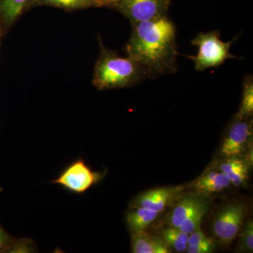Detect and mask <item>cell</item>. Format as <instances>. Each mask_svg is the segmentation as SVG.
<instances>
[{
	"label": "cell",
	"mask_w": 253,
	"mask_h": 253,
	"mask_svg": "<svg viewBox=\"0 0 253 253\" xmlns=\"http://www.w3.org/2000/svg\"><path fill=\"white\" fill-rule=\"evenodd\" d=\"M176 28L168 16L132 25V31L124 46L126 56L142 67L148 79H154L177 71Z\"/></svg>",
	"instance_id": "1"
},
{
	"label": "cell",
	"mask_w": 253,
	"mask_h": 253,
	"mask_svg": "<svg viewBox=\"0 0 253 253\" xmlns=\"http://www.w3.org/2000/svg\"><path fill=\"white\" fill-rule=\"evenodd\" d=\"M101 52L95 64L92 83L99 90L129 87L148 79L142 67L131 58L107 49L99 40Z\"/></svg>",
	"instance_id": "2"
},
{
	"label": "cell",
	"mask_w": 253,
	"mask_h": 253,
	"mask_svg": "<svg viewBox=\"0 0 253 253\" xmlns=\"http://www.w3.org/2000/svg\"><path fill=\"white\" fill-rule=\"evenodd\" d=\"M221 33L218 31L201 33L191 41L193 45L197 46L196 56L186 57L192 60L195 68L198 71H204L210 68H218L226 60L236 59L230 53L231 44L239 36L228 42L220 40Z\"/></svg>",
	"instance_id": "3"
},
{
	"label": "cell",
	"mask_w": 253,
	"mask_h": 253,
	"mask_svg": "<svg viewBox=\"0 0 253 253\" xmlns=\"http://www.w3.org/2000/svg\"><path fill=\"white\" fill-rule=\"evenodd\" d=\"M171 0H112L107 8L116 10L132 25L167 16Z\"/></svg>",
	"instance_id": "4"
},
{
	"label": "cell",
	"mask_w": 253,
	"mask_h": 253,
	"mask_svg": "<svg viewBox=\"0 0 253 253\" xmlns=\"http://www.w3.org/2000/svg\"><path fill=\"white\" fill-rule=\"evenodd\" d=\"M99 178L98 173L93 172L83 160L79 159L68 166L53 183L73 193L83 194L90 189Z\"/></svg>",
	"instance_id": "5"
},
{
	"label": "cell",
	"mask_w": 253,
	"mask_h": 253,
	"mask_svg": "<svg viewBox=\"0 0 253 253\" xmlns=\"http://www.w3.org/2000/svg\"><path fill=\"white\" fill-rule=\"evenodd\" d=\"M245 214L246 208L242 204H234L226 206L216 216L213 222L214 236L221 242L231 243L239 234Z\"/></svg>",
	"instance_id": "6"
},
{
	"label": "cell",
	"mask_w": 253,
	"mask_h": 253,
	"mask_svg": "<svg viewBox=\"0 0 253 253\" xmlns=\"http://www.w3.org/2000/svg\"><path fill=\"white\" fill-rule=\"evenodd\" d=\"M252 134V123L247 118H236L231 124L221 152L226 157L238 156L244 151L245 145L247 144Z\"/></svg>",
	"instance_id": "7"
},
{
	"label": "cell",
	"mask_w": 253,
	"mask_h": 253,
	"mask_svg": "<svg viewBox=\"0 0 253 253\" xmlns=\"http://www.w3.org/2000/svg\"><path fill=\"white\" fill-rule=\"evenodd\" d=\"M178 189L161 188L151 190L138 197L136 202L138 207L146 208L156 212H163L177 194Z\"/></svg>",
	"instance_id": "8"
},
{
	"label": "cell",
	"mask_w": 253,
	"mask_h": 253,
	"mask_svg": "<svg viewBox=\"0 0 253 253\" xmlns=\"http://www.w3.org/2000/svg\"><path fill=\"white\" fill-rule=\"evenodd\" d=\"M33 0H0V25L9 30L23 13L31 9Z\"/></svg>",
	"instance_id": "9"
},
{
	"label": "cell",
	"mask_w": 253,
	"mask_h": 253,
	"mask_svg": "<svg viewBox=\"0 0 253 253\" xmlns=\"http://www.w3.org/2000/svg\"><path fill=\"white\" fill-rule=\"evenodd\" d=\"M112 0H33L31 9L36 6H52L67 11L109 6Z\"/></svg>",
	"instance_id": "10"
},
{
	"label": "cell",
	"mask_w": 253,
	"mask_h": 253,
	"mask_svg": "<svg viewBox=\"0 0 253 253\" xmlns=\"http://www.w3.org/2000/svg\"><path fill=\"white\" fill-rule=\"evenodd\" d=\"M204 204L206 201L199 196L194 195L184 196L173 208L169 217V224L172 227L179 228L196 209Z\"/></svg>",
	"instance_id": "11"
},
{
	"label": "cell",
	"mask_w": 253,
	"mask_h": 253,
	"mask_svg": "<svg viewBox=\"0 0 253 253\" xmlns=\"http://www.w3.org/2000/svg\"><path fill=\"white\" fill-rule=\"evenodd\" d=\"M131 252L134 253H169L168 244L162 240L144 231L136 233L131 240Z\"/></svg>",
	"instance_id": "12"
},
{
	"label": "cell",
	"mask_w": 253,
	"mask_h": 253,
	"mask_svg": "<svg viewBox=\"0 0 253 253\" xmlns=\"http://www.w3.org/2000/svg\"><path fill=\"white\" fill-rule=\"evenodd\" d=\"M229 177L223 172H209L196 181L195 189L206 194L220 192L231 185Z\"/></svg>",
	"instance_id": "13"
},
{
	"label": "cell",
	"mask_w": 253,
	"mask_h": 253,
	"mask_svg": "<svg viewBox=\"0 0 253 253\" xmlns=\"http://www.w3.org/2000/svg\"><path fill=\"white\" fill-rule=\"evenodd\" d=\"M158 212L138 207L128 212L126 221L133 234L144 231L158 217Z\"/></svg>",
	"instance_id": "14"
},
{
	"label": "cell",
	"mask_w": 253,
	"mask_h": 253,
	"mask_svg": "<svg viewBox=\"0 0 253 253\" xmlns=\"http://www.w3.org/2000/svg\"><path fill=\"white\" fill-rule=\"evenodd\" d=\"M243 83V96L241 106L236 118H249L253 113V78L249 75Z\"/></svg>",
	"instance_id": "15"
},
{
	"label": "cell",
	"mask_w": 253,
	"mask_h": 253,
	"mask_svg": "<svg viewBox=\"0 0 253 253\" xmlns=\"http://www.w3.org/2000/svg\"><path fill=\"white\" fill-rule=\"evenodd\" d=\"M165 242L179 253L185 252L187 249L189 235L179 230L178 228L172 227L163 232Z\"/></svg>",
	"instance_id": "16"
},
{
	"label": "cell",
	"mask_w": 253,
	"mask_h": 253,
	"mask_svg": "<svg viewBox=\"0 0 253 253\" xmlns=\"http://www.w3.org/2000/svg\"><path fill=\"white\" fill-rule=\"evenodd\" d=\"M208 206V204L206 203V204L202 205L201 207L196 209V211L179 226L178 229L183 231V232L185 233V234H188V235L194 232V231L201 225L203 217H204L205 214L207 212Z\"/></svg>",
	"instance_id": "17"
},
{
	"label": "cell",
	"mask_w": 253,
	"mask_h": 253,
	"mask_svg": "<svg viewBox=\"0 0 253 253\" xmlns=\"http://www.w3.org/2000/svg\"><path fill=\"white\" fill-rule=\"evenodd\" d=\"M36 244L31 240L21 239L14 240L5 253H28L36 252Z\"/></svg>",
	"instance_id": "18"
},
{
	"label": "cell",
	"mask_w": 253,
	"mask_h": 253,
	"mask_svg": "<svg viewBox=\"0 0 253 253\" xmlns=\"http://www.w3.org/2000/svg\"><path fill=\"white\" fill-rule=\"evenodd\" d=\"M188 245L204 246V247L211 248V249L214 247V242L212 240L205 235L200 226L194 232L189 234Z\"/></svg>",
	"instance_id": "19"
},
{
	"label": "cell",
	"mask_w": 253,
	"mask_h": 253,
	"mask_svg": "<svg viewBox=\"0 0 253 253\" xmlns=\"http://www.w3.org/2000/svg\"><path fill=\"white\" fill-rule=\"evenodd\" d=\"M246 168H248L247 165L245 163L244 161H243L242 160L237 159V158H231L230 160H228L226 162L221 163L219 166L221 172L224 173L226 176Z\"/></svg>",
	"instance_id": "20"
},
{
	"label": "cell",
	"mask_w": 253,
	"mask_h": 253,
	"mask_svg": "<svg viewBox=\"0 0 253 253\" xmlns=\"http://www.w3.org/2000/svg\"><path fill=\"white\" fill-rule=\"evenodd\" d=\"M241 249L245 251L253 252V221H250L246 226L243 233L241 241Z\"/></svg>",
	"instance_id": "21"
},
{
	"label": "cell",
	"mask_w": 253,
	"mask_h": 253,
	"mask_svg": "<svg viewBox=\"0 0 253 253\" xmlns=\"http://www.w3.org/2000/svg\"><path fill=\"white\" fill-rule=\"evenodd\" d=\"M231 184L236 186L242 185L248 179V168L239 169L227 176Z\"/></svg>",
	"instance_id": "22"
},
{
	"label": "cell",
	"mask_w": 253,
	"mask_h": 253,
	"mask_svg": "<svg viewBox=\"0 0 253 253\" xmlns=\"http://www.w3.org/2000/svg\"><path fill=\"white\" fill-rule=\"evenodd\" d=\"M14 239L10 237L9 234L0 226V253L5 252Z\"/></svg>",
	"instance_id": "23"
},
{
	"label": "cell",
	"mask_w": 253,
	"mask_h": 253,
	"mask_svg": "<svg viewBox=\"0 0 253 253\" xmlns=\"http://www.w3.org/2000/svg\"><path fill=\"white\" fill-rule=\"evenodd\" d=\"M212 250L211 248L188 245L186 251L188 253H208L212 252Z\"/></svg>",
	"instance_id": "24"
},
{
	"label": "cell",
	"mask_w": 253,
	"mask_h": 253,
	"mask_svg": "<svg viewBox=\"0 0 253 253\" xmlns=\"http://www.w3.org/2000/svg\"><path fill=\"white\" fill-rule=\"evenodd\" d=\"M3 31L2 28H1V25H0V41H1V36H2Z\"/></svg>",
	"instance_id": "25"
},
{
	"label": "cell",
	"mask_w": 253,
	"mask_h": 253,
	"mask_svg": "<svg viewBox=\"0 0 253 253\" xmlns=\"http://www.w3.org/2000/svg\"><path fill=\"white\" fill-rule=\"evenodd\" d=\"M1 188L0 187V192H1Z\"/></svg>",
	"instance_id": "26"
}]
</instances>
